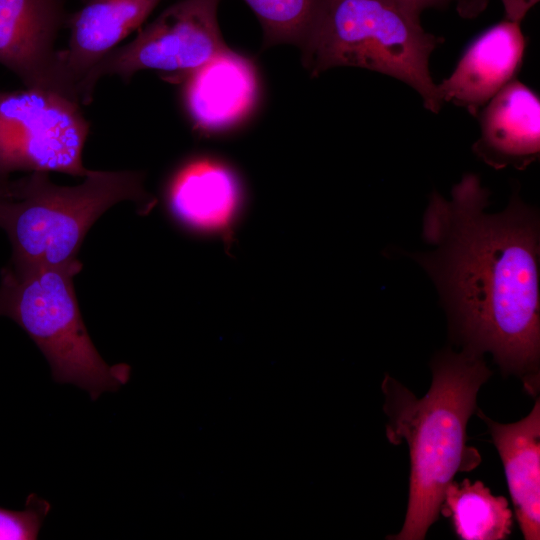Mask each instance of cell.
Instances as JSON below:
<instances>
[{"label":"cell","mask_w":540,"mask_h":540,"mask_svg":"<svg viewBox=\"0 0 540 540\" xmlns=\"http://www.w3.org/2000/svg\"><path fill=\"white\" fill-rule=\"evenodd\" d=\"M440 513L451 519L463 540H503L513 526L507 499L493 495L481 481L471 483L467 478L448 485Z\"/></svg>","instance_id":"9a60e30c"},{"label":"cell","mask_w":540,"mask_h":540,"mask_svg":"<svg viewBox=\"0 0 540 540\" xmlns=\"http://www.w3.org/2000/svg\"><path fill=\"white\" fill-rule=\"evenodd\" d=\"M131 200L149 212L155 204L139 171H91L76 186H59L47 172L9 180L0 200V228L11 243L14 268L67 267L77 259L94 222L111 206Z\"/></svg>","instance_id":"3957f363"},{"label":"cell","mask_w":540,"mask_h":540,"mask_svg":"<svg viewBox=\"0 0 540 540\" xmlns=\"http://www.w3.org/2000/svg\"><path fill=\"white\" fill-rule=\"evenodd\" d=\"M442 41L394 0H318L300 47L312 76L340 66L379 72L411 86L437 113L443 101L429 59Z\"/></svg>","instance_id":"277c9868"},{"label":"cell","mask_w":540,"mask_h":540,"mask_svg":"<svg viewBox=\"0 0 540 540\" xmlns=\"http://www.w3.org/2000/svg\"><path fill=\"white\" fill-rule=\"evenodd\" d=\"M431 368L432 383L422 398L388 374L382 381L387 439L395 445L406 441L410 457L405 521L387 539H424L439 518L454 476L481 462L479 452L467 445L466 430L478 391L491 376L483 355L447 350L433 359Z\"/></svg>","instance_id":"7a4b0ae2"},{"label":"cell","mask_w":540,"mask_h":540,"mask_svg":"<svg viewBox=\"0 0 540 540\" xmlns=\"http://www.w3.org/2000/svg\"><path fill=\"white\" fill-rule=\"evenodd\" d=\"M409 15L420 20L423 11L435 8L443 9L453 6L463 18L471 19L483 12L489 0H394Z\"/></svg>","instance_id":"ac0fdd59"},{"label":"cell","mask_w":540,"mask_h":540,"mask_svg":"<svg viewBox=\"0 0 540 540\" xmlns=\"http://www.w3.org/2000/svg\"><path fill=\"white\" fill-rule=\"evenodd\" d=\"M480 137L473 152L487 165L525 169L539 157L540 101L511 80L480 111Z\"/></svg>","instance_id":"8fae6325"},{"label":"cell","mask_w":540,"mask_h":540,"mask_svg":"<svg viewBox=\"0 0 540 540\" xmlns=\"http://www.w3.org/2000/svg\"><path fill=\"white\" fill-rule=\"evenodd\" d=\"M161 1L82 0V6L69 13V40L64 49L58 50V60L79 102V85L87 73L139 28Z\"/></svg>","instance_id":"30bf717a"},{"label":"cell","mask_w":540,"mask_h":540,"mask_svg":"<svg viewBox=\"0 0 540 540\" xmlns=\"http://www.w3.org/2000/svg\"><path fill=\"white\" fill-rule=\"evenodd\" d=\"M50 504L30 494L21 511L0 508V540H34L38 538Z\"/></svg>","instance_id":"e0dca14e"},{"label":"cell","mask_w":540,"mask_h":540,"mask_svg":"<svg viewBox=\"0 0 540 540\" xmlns=\"http://www.w3.org/2000/svg\"><path fill=\"white\" fill-rule=\"evenodd\" d=\"M68 15L63 0H0V65L26 88L80 103L63 77L55 48Z\"/></svg>","instance_id":"ba28073f"},{"label":"cell","mask_w":540,"mask_h":540,"mask_svg":"<svg viewBox=\"0 0 540 540\" xmlns=\"http://www.w3.org/2000/svg\"><path fill=\"white\" fill-rule=\"evenodd\" d=\"M501 458L515 515L526 540L540 538V401L523 419L502 424L478 410Z\"/></svg>","instance_id":"5bb4252c"},{"label":"cell","mask_w":540,"mask_h":540,"mask_svg":"<svg viewBox=\"0 0 540 540\" xmlns=\"http://www.w3.org/2000/svg\"><path fill=\"white\" fill-rule=\"evenodd\" d=\"M9 190V179H0V200L7 196Z\"/></svg>","instance_id":"ffe728a7"},{"label":"cell","mask_w":540,"mask_h":540,"mask_svg":"<svg viewBox=\"0 0 540 540\" xmlns=\"http://www.w3.org/2000/svg\"><path fill=\"white\" fill-rule=\"evenodd\" d=\"M505 20L520 23L539 0H501Z\"/></svg>","instance_id":"d6986e66"},{"label":"cell","mask_w":540,"mask_h":540,"mask_svg":"<svg viewBox=\"0 0 540 540\" xmlns=\"http://www.w3.org/2000/svg\"><path fill=\"white\" fill-rule=\"evenodd\" d=\"M489 191L468 173L450 199L429 198L415 259L435 283L463 350L493 356L535 396L540 373L539 219L517 195L488 213Z\"/></svg>","instance_id":"6da1fadb"},{"label":"cell","mask_w":540,"mask_h":540,"mask_svg":"<svg viewBox=\"0 0 540 540\" xmlns=\"http://www.w3.org/2000/svg\"><path fill=\"white\" fill-rule=\"evenodd\" d=\"M82 267L78 262L67 267L3 268L0 316L12 319L29 335L56 383L76 385L96 400L126 384L131 367L108 365L89 337L73 284Z\"/></svg>","instance_id":"5b68a950"},{"label":"cell","mask_w":540,"mask_h":540,"mask_svg":"<svg viewBox=\"0 0 540 540\" xmlns=\"http://www.w3.org/2000/svg\"><path fill=\"white\" fill-rule=\"evenodd\" d=\"M167 203L174 218L187 228L230 239L241 191L227 167L207 159L195 160L173 177Z\"/></svg>","instance_id":"4fadbf2b"},{"label":"cell","mask_w":540,"mask_h":540,"mask_svg":"<svg viewBox=\"0 0 540 540\" xmlns=\"http://www.w3.org/2000/svg\"><path fill=\"white\" fill-rule=\"evenodd\" d=\"M219 0H180L166 8L127 44L103 57L79 85L80 103L93 100L98 81L117 76L128 82L137 72L167 73L165 80L180 82L218 54L229 49L217 19Z\"/></svg>","instance_id":"52a82bcc"},{"label":"cell","mask_w":540,"mask_h":540,"mask_svg":"<svg viewBox=\"0 0 540 540\" xmlns=\"http://www.w3.org/2000/svg\"><path fill=\"white\" fill-rule=\"evenodd\" d=\"M90 131L81 104L37 89L0 90V179L16 171L85 177L82 153Z\"/></svg>","instance_id":"8992f818"},{"label":"cell","mask_w":540,"mask_h":540,"mask_svg":"<svg viewBox=\"0 0 540 540\" xmlns=\"http://www.w3.org/2000/svg\"><path fill=\"white\" fill-rule=\"evenodd\" d=\"M180 82L186 109L195 126L204 131L230 127L253 108L257 77L252 62L227 49Z\"/></svg>","instance_id":"7c38bea8"},{"label":"cell","mask_w":540,"mask_h":540,"mask_svg":"<svg viewBox=\"0 0 540 540\" xmlns=\"http://www.w3.org/2000/svg\"><path fill=\"white\" fill-rule=\"evenodd\" d=\"M263 29V44L301 45L318 0H244Z\"/></svg>","instance_id":"2e32d148"},{"label":"cell","mask_w":540,"mask_h":540,"mask_svg":"<svg viewBox=\"0 0 540 540\" xmlns=\"http://www.w3.org/2000/svg\"><path fill=\"white\" fill-rule=\"evenodd\" d=\"M525 38L520 23L504 20L479 35L466 49L449 77L438 87L450 101L478 116L519 70Z\"/></svg>","instance_id":"9c48e42d"}]
</instances>
